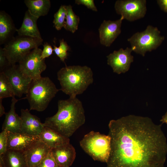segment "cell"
<instances>
[{
	"mask_svg": "<svg viewBox=\"0 0 167 167\" xmlns=\"http://www.w3.org/2000/svg\"><path fill=\"white\" fill-rule=\"evenodd\" d=\"M19 100L12 97L10 109L5 114V118L2 125V130L12 133H19L22 126V119L15 112V104Z\"/></svg>",
	"mask_w": 167,
	"mask_h": 167,
	"instance_id": "obj_17",
	"label": "cell"
},
{
	"mask_svg": "<svg viewBox=\"0 0 167 167\" xmlns=\"http://www.w3.org/2000/svg\"><path fill=\"white\" fill-rule=\"evenodd\" d=\"M0 167H4L2 162L0 161Z\"/></svg>",
	"mask_w": 167,
	"mask_h": 167,
	"instance_id": "obj_35",
	"label": "cell"
},
{
	"mask_svg": "<svg viewBox=\"0 0 167 167\" xmlns=\"http://www.w3.org/2000/svg\"><path fill=\"white\" fill-rule=\"evenodd\" d=\"M36 167H58V166L50 151Z\"/></svg>",
	"mask_w": 167,
	"mask_h": 167,
	"instance_id": "obj_27",
	"label": "cell"
},
{
	"mask_svg": "<svg viewBox=\"0 0 167 167\" xmlns=\"http://www.w3.org/2000/svg\"><path fill=\"white\" fill-rule=\"evenodd\" d=\"M59 90L48 77L41 76L32 79L25 98L29 103L30 110H45Z\"/></svg>",
	"mask_w": 167,
	"mask_h": 167,
	"instance_id": "obj_4",
	"label": "cell"
},
{
	"mask_svg": "<svg viewBox=\"0 0 167 167\" xmlns=\"http://www.w3.org/2000/svg\"><path fill=\"white\" fill-rule=\"evenodd\" d=\"M114 8L117 13L123 19L134 21L145 16L146 11L145 0H118Z\"/></svg>",
	"mask_w": 167,
	"mask_h": 167,
	"instance_id": "obj_9",
	"label": "cell"
},
{
	"mask_svg": "<svg viewBox=\"0 0 167 167\" xmlns=\"http://www.w3.org/2000/svg\"><path fill=\"white\" fill-rule=\"evenodd\" d=\"M132 50L127 47L114 51L107 56V64L112 68L114 72L118 74L125 73L129 69L134 57L131 54Z\"/></svg>",
	"mask_w": 167,
	"mask_h": 167,
	"instance_id": "obj_10",
	"label": "cell"
},
{
	"mask_svg": "<svg viewBox=\"0 0 167 167\" xmlns=\"http://www.w3.org/2000/svg\"><path fill=\"white\" fill-rule=\"evenodd\" d=\"M6 113L4 107L2 104V99H0V117H2Z\"/></svg>",
	"mask_w": 167,
	"mask_h": 167,
	"instance_id": "obj_33",
	"label": "cell"
},
{
	"mask_svg": "<svg viewBox=\"0 0 167 167\" xmlns=\"http://www.w3.org/2000/svg\"><path fill=\"white\" fill-rule=\"evenodd\" d=\"M66 21L64 28L66 30L74 33L78 29L80 19L73 11L71 6H66Z\"/></svg>",
	"mask_w": 167,
	"mask_h": 167,
	"instance_id": "obj_23",
	"label": "cell"
},
{
	"mask_svg": "<svg viewBox=\"0 0 167 167\" xmlns=\"http://www.w3.org/2000/svg\"><path fill=\"white\" fill-rule=\"evenodd\" d=\"M149 118L130 115L111 120V152L107 167H164L167 142Z\"/></svg>",
	"mask_w": 167,
	"mask_h": 167,
	"instance_id": "obj_1",
	"label": "cell"
},
{
	"mask_svg": "<svg viewBox=\"0 0 167 167\" xmlns=\"http://www.w3.org/2000/svg\"><path fill=\"white\" fill-rule=\"evenodd\" d=\"M79 144L94 160L106 163L107 162L111 149V138L109 135L91 131L84 135Z\"/></svg>",
	"mask_w": 167,
	"mask_h": 167,
	"instance_id": "obj_5",
	"label": "cell"
},
{
	"mask_svg": "<svg viewBox=\"0 0 167 167\" xmlns=\"http://www.w3.org/2000/svg\"><path fill=\"white\" fill-rule=\"evenodd\" d=\"M66 12V6L62 5L58 11L54 14L53 23L54 27L57 30H59L62 28H64Z\"/></svg>",
	"mask_w": 167,
	"mask_h": 167,
	"instance_id": "obj_25",
	"label": "cell"
},
{
	"mask_svg": "<svg viewBox=\"0 0 167 167\" xmlns=\"http://www.w3.org/2000/svg\"><path fill=\"white\" fill-rule=\"evenodd\" d=\"M15 96L13 87L3 71L0 73V99Z\"/></svg>",
	"mask_w": 167,
	"mask_h": 167,
	"instance_id": "obj_24",
	"label": "cell"
},
{
	"mask_svg": "<svg viewBox=\"0 0 167 167\" xmlns=\"http://www.w3.org/2000/svg\"><path fill=\"white\" fill-rule=\"evenodd\" d=\"M61 90L70 97H76L83 93L93 82V73L86 66H66L57 73Z\"/></svg>",
	"mask_w": 167,
	"mask_h": 167,
	"instance_id": "obj_3",
	"label": "cell"
},
{
	"mask_svg": "<svg viewBox=\"0 0 167 167\" xmlns=\"http://www.w3.org/2000/svg\"><path fill=\"white\" fill-rule=\"evenodd\" d=\"M58 106L56 113L45 119L44 126L69 138L85 122L82 103L76 97H69L67 99L59 100Z\"/></svg>",
	"mask_w": 167,
	"mask_h": 167,
	"instance_id": "obj_2",
	"label": "cell"
},
{
	"mask_svg": "<svg viewBox=\"0 0 167 167\" xmlns=\"http://www.w3.org/2000/svg\"><path fill=\"white\" fill-rule=\"evenodd\" d=\"M40 139L51 149L70 143V139L54 130L47 127H44L39 135Z\"/></svg>",
	"mask_w": 167,
	"mask_h": 167,
	"instance_id": "obj_19",
	"label": "cell"
},
{
	"mask_svg": "<svg viewBox=\"0 0 167 167\" xmlns=\"http://www.w3.org/2000/svg\"><path fill=\"white\" fill-rule=\"evenodd\" d=\"M1 161L4 167H27L23 152L13 149H7L3 155L0 156Z\"/></svg>",
	"mask_w": 167,
	"mask_h": 167,
	"instance_id": "obj_20",
	"label": "cell"
},
{
	"mask_svg": "<svg viewBox=\"0 0 167 167\" xmlns=\"http://www.w3.org/2000/svg\"><path fill=\"white\" fill-rule=\"evenodd\" d=\"M38 18L31 14L28 10L26 11L21 27L16 30L19 36L42 38L37 24Z\"/></svg>",
	"mask_w": 167,
	"mask_h": 167,
	"instance_id": "obj_18",
	"label": "cell"
},
{
	"mask_svg": "<svg viewBox=\"0 0 167 167\" xmlns=\"http://www.w3.org/2000/svg\"><path fill=\"white\" fill-rule=\"evenodd\" d=\"M8 131L2 130L0 133V156L3 155L7 150Z\"/></svg>",
	"mask_w": 167,
	"mask_h": 167,
	"instance_id": "obj_28",
	"label": "cell"
},
{
	"mask_svg": "<svg viewBox=\"0 0 167 167\" xmlns=\"http://www.w3.org/2000/svg\"><path fill=\"white\" fill-rule=\"evenodd\" d=\"M75 2L77 4L83 5L94 11H97L93 0H76Z\"/></svg>",
	"mask_w": 167,
	"mask_h": 167,
	"instance_id": "obj_30",
	"label": "cell"
},
{
	"mask_svg": "<svg viewBox=\"0 0 167 167\" xmlns=\"http://www.w3.org/2000/svg\"><path fill=\"white\" fill-rule=\"evenodd\" d=\"M24 2L30 13L38 18L47 15L51 7L49 0H25Z\"/></svg>",
	"mask_w": 167,
	"mask_h": 167,
	"instance_id": "obj_21",
	"label": "cell"
},
{
	"mask_svg": "<svg viewBox=\"0 0 167 167\" xmlns=\"http://www.w3.org/2000/svg\"><path fill=\"white\" fill-rule=\"evenodd\" d=\"M123 19L121 17L115 21L104 20L99 28L101 44L109 47L121 33V27Z\"/></svg>",
	"mask_w": 167,
	"mask_h": 167,
	"instance_id": "obj_12",
	"label": "cell"
},
{
	"mask_svg": "<svg viewBox=\"0 0 167 167\" xmlns=\"http://www.w3.org/2000/svg\"><path fill=\"white\" fill-rule=\"evenodd\" d=\"M157 2L161 9L167 13V0H158Z\"/></svg>",
	"mask_w": 167,
	"mask_h": 167,
	"instance_id": "obj_32",
	"label": "cell"
},
{
	"mask_svg": "<svg viewBox=\"0 0 167 167\" xmlns=\"http://www.w3.org/2000/svg\"><path fill=\"white\" fill-rule=\"evenodd\" d=\"M59 43L60 45L58 47L53 45L54 52L62 61L64 62L67 58V51L70 50V48L66 42L63 39L59 41Z\"/></svg>",
	"mask_w": 167,
	"mask_h": 167,
	"instance_id": "obj_26",
	"label": "cell"
},
{
	"mask_svg": "<svg viewBox=\"0 0 167 167\" xmlns=\"http://www.w3.org/2000/svg\"><path fill=\"white\" fill-rule=\"evenodd\" d=\"M40 139L39 136L8 132L7 149L23 152L33 143Z\"/></svg>",
	"mask_w": 167,
	"mask_h": 167,
	"instance_id": "obj_16",
	"label": "cell"
},
{
	"mask_svg": "<svg viewBox=\"0 0 167 167\" xmlns=\"http://www.w3.org/2000/svg\"><path fill=\"white\" fill-rule=\"evenodd\" d=\"M42 38L19 36L13 37L3 48L10 65L19 62L32 49L43 43Z\"/></svg>",
	"mask_w": 167,
	"mask_h": 167,
	"instance_id": "obj_6",
	"label": "cell"
},
{
	"mask_svg": "<svg viewBox=\"0 0 167 167\" xmlns=\"http://www.w3.org/2000/svg\"><path fill=\"white\" fill-rule=\"evenodd\" d=\"M50 151L58 167H70L76 156L75 149L70 143L51 149Z\"/></svg>",
	"mask_w": 167,
	"mask_h": 167,
	"instance_id": "obj_14",
	"label": "cell"
},
{
	"mask_svg": "<svg viewBox=\"0 0 167 167\" xmlns=\"http://www.w3.org/2000/svg\"><path fill=\"white\" fill-rule=\"evenodd\" d=\"M16 30L11 17L5 12H0V43L2 44Z\"/></svg>",
	"mask_w": 167,
	"mask_h": 167,
	"instance_id": "obj_22",
	"label": "cell"
},
{
	"mask_svg": "<svg viewBox=\"0 0 167 167\" xmlns=\"http://www.w3.org/2000/svg\"><path fill=\"white\" fill-rule=\"evenodd\" d=\"M164 40L157 28L149 25L144 31L135 33L127 41L133 51L144 56L147 52L157 49Z\"/></svg>",
	"mask_w": 167,
	"mask_h": 167,
	"instance_id": "obj_7",
	"label": "cell"
},
{
	"mask_svg": "<svg viewBox=\"0 0 167 167\" xmlns=\"http://www.w3.org/2000/svg\"><path fill=\"white\" fill-rule=\"evenodd\" d=\"M162 123H165L167 124V112L162 117L160 120Z\"/></svg>",
	"mask_w": 167,
	"mask_h": 167,
	"instance_id": "obj_34",
	"label": "cell"
},
{
	"mask_svg": "<svg viewBox=\"0 0 167 167\" xmlns=\"http://www.w3.org/2000/svg\"><path fill=\"white\" fill-rule=\"evenodd\" d=\"M42 51L38 47L36 48L19 62V70L26 77L32 80L39 78L46 69L45 59H42L41 56Z\"/></svg>",
	"mask_w": 167,
	"mask_h": 167,
	"instance_id": "obj_8",
	"label": "cell"
},
{
	"mask_svg": "<svg viewBox=\"0 0 167 167\" xmlns=\"http://www.w3.org/2000/svg\"><path fill=\"white\" fill-rule=\"evenodd\" d=\"M2 71L10 82L15 96L21 97L24 94H26L32 79L22 73L18 65H10Z\"/></svg>",
	"mask_w": 167,
	"mask_h": 167,
	"instance_id": "obj_11",
	"label": "cell"
},
{
	"mask_svg": "<svg viewBox=\"0 0 167 167\" xmlns=\"http://www.w3.org/2000/svg\"><path fill=\"white\" fill-rule=\"evenodd\" d=\"M43 47L41 56L42 59H44L49 57L53 54L54 50L52 46L47 42L44 43Z\"/></svg>",
	"mask_w": 167,
	"mask_h": 167,
	"instance_id": "obj_29",
	"label": "cell"
},
{
	"mask_svg": "<svg viewBox=\"0 0 167 167\" xmlns=\"http://www.w3.org/2000/svg\"><path fill=\"white\" fill-rule=\"evenodd\" d=\"M50 150L40 139L34 142L23 151L27 167H36Z\"/></svg>",
	"mask_w": 167,
	"mask_h": 167,
	"instance_id": "obj_13",
	"label": "cell"
},
{
	"mask_svg": "<svg viewBox=\"0 0 167 167\" xmlns=\"http://www.w3.org/2000/svg\"><path fill=\"white\" fill-rule=\"evenodd\" d=\"M20 116L22 121L20 132L39 136L44 127L40 118L32 114L28 109H21Z\"/></svg>",
	"mask_w": 167,
	"mask_h": 167,
	"instance_id": "obj_15",
	"label": "cell"
},
{
	"mask_svg": "<svg viewBox=\"0 0 167 167\" xmlns=\"http://www.w3.org/2000/svg\"><path fill=\"white\" fill-rule=\"evenodd\" d=\"M10 66L6 57L5 54L3 49L0 48V71L6 68L7 66Z\"/></svg>",
	"mask_w": 167,
	"mask_h": 167,
	"instance_id": "obj_31",
	"label": "cell"
}]
</instances>
